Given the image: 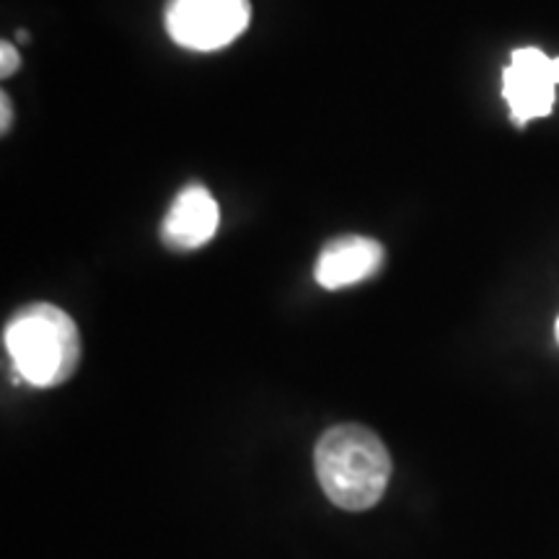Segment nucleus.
Listing matches in <instances>:
<instances>
[{
	"mask_svg": "<svg viewBox=\"0 0 559 559\" xmlns=\"http://www.w3.org/2000/svg\"><path fill=\"white\" fill-rule=\"evenodd\" d=\"M319 485L334 506L349 513L373 508L383 498L391 477V456L383 440L362 425H337L319 438Z\"/></svg>",
	"mask_w": 559,
	"mask_h": 559,
	"instance_id": "nucleus-1",
	"label": "nucleus"
},
{
	"mask_svg": "<svg viewBox=\"0 0 559 559\" xmlns=\"http://www.w3.org/2000/svg\"><path fill=\"white\" fill-rule=\"evenodd\" d=\"M3 342L19 379L37 389L60 386L79 368V326L52 304H29L19 309L5 324Z\"/></svg>",
	"mask_w": 559,
	"mask_h": 559,
	"instance_id": "nucleus-2",
	"label": "nucleus"
},
{
	"mask_svg": "<svg viewBox=\"0 0 559 559\" xmlns=\"http://www.w3.org/2000/svg\"><path fill=\"white\" fill-rule=\"evenodd\" d=\"M249 19V0H171L166 9V32L179 47L213 52L239 39Z\"/></svg>",
	"mask_w": 559,
	"mask_h": 559,
	"instance_id": "nucleus-3",
	"label": "nucleus"
},
{
	"mask_svg": "<svg viewBox=\"0 0 559 559\" xmlns=\"http://www.w3.org/2000/svg\"><path fill=\"white\" fill-rule=\"evenodd\" d=\"M559 86V58H549L536 47H523L510 58L502 73V96L513 122L523 124L542 120L555 109Z\"/></svg>",
	"mask_w": 559,
	"mask_h": 559,
	"instance_id": "nucleus-4",
	"label": "nucleus"
},
{
	"mask_svg": "<svg viewBox=\"0 0 559 559\" xmlns=\"http://www.w3.org/2000/svg\"><path fill=\"white\" fill-rule=\"evenodd\" d=\"M221 223V207L205 187L192 185L177 194L166 213L160 236L171 249L187 251L205 247Z\"/></svg>",
	"mask_w": 559,
	"mask_h": 559,
	"instance_id": "nucleus-5",
	"label": "nucleus"
},
{
	"mask_svg": "<svg viewBox=\"0 0 559 559\" xmlns=\"http://www.w3.org/2000/svg\"><path fill=\"white\" fill-rule=\"evenodd\" d=\"M383 264V247L366 236H342L319 254L313 277L321 288L340 290L373 277Z\"/></svg>",
	"mask_w": 559,
	"mask_h": 559,
	"instance_id": "nucleus-6",
	"label": "nucleus"
},
{
	"mask_svg": "<svg viewBox=\"0 0 559 559\" xmlns=\"http://www.w3.org/2000/svg\"><path fill=\"white\" fill-rule=\"evenodd\" d=\"M19 52L16 47L11 45V41H3L0 45V73H3V79H9V75H13L19 70Z\"/></svg>",
	"mask_w": 559,
	"mask_h": 559,
	"instance_id": "nucleus-7",
	"label": "nucleus"
},
{
	"mask_svg": "<svg viewBox=\"0 0 559 559\" xmlns=\"http://www.w3.org/2000/svg\"><path fill=\"white\" fill-rule=\"evenodd\" d=\"M0 104H3V132L9 130V124H11V109H9V96L3 94V99H0Z\"/></svg>",
	"mask_w": 559,
	"mask_h": 559,
	"instance_id": "nucleus-8",
	"label": "nucleus"
},
{
	"mask_svg": "<svg viewBox=\"0 0 559 559\" xmlns=\"http://www.w3.org/2000/svg\"><path fill=\"white\" fill-rule=\"evenodd\" d=\"M555 337H557V345H559V319H557V324H555Z\"/></svg>",
	"mask_w": 559,
	"mask_h": 559,
	"instance_id": "nucleus-9",
	"label": "nucleus"
}]
</instances>
